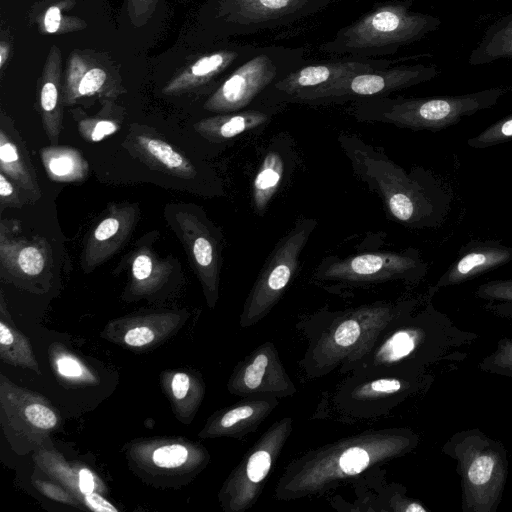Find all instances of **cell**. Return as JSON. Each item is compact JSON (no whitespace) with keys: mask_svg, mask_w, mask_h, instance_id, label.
<instances>
[{"mask_svg":"<svg viewBox=\"0 0 512 512\" xmlns=\"http://www.w3.org/2000/svg\"><path fill=\"white\" fill-rule=\"evenodd\" d=\"M55 366L57 372L66 379L76 382L94 381L93 375L83 363L68 353L58 354L55 358Z\"/></svg>","mask_w":512,"mask_h":512,"instance_id":"39","label":"cell"},{"mask_svg":"<svg viewBox=\"0 0 512 512\" xmlns=\"http://www.w3.org/2000/svg\"><path fill=\"white\" fill-rule=\"evenodd\" d=\"M284 172L281 155L274 150L263 158L252 184V202L258 214H263L276 193Z\"/></svg>","mask_w":512,"mask_h":512,"instance_id":"29","label":"cell"},{"mask_svg":"<svg viewBox=\"0 0 512 512\" xmlns=\"http://www.w3.org/2000/svg\"><path fill=\"white\" fill-rule=\"evenodd\" d=\"M418 443L417 435L401 429L367 435L332 445L301 460L290 472L283 489L286 494L303 496L355 476L372 464L403 455ZM285 494V495H286Z\"/></svg>","mask_w":512,"mask_h":512,"instance_id":"2","label":"cell"},{"mask_svg":"<svg viewBox=\"0 0 512 512\" xmlns=\"http://www.w3.org/2000/svg\"><path fill=\"white\" fill-rule=\"evenodd\" d=\"M14 392L19 404L16 405V414L7 412L8 415H14L18 422L35 432H47L57 426L58 416L46 401L17 387Z\"/></svg>","mask_w":512,"mask_h":512,"instance_id":"30","label":"cell"},{"mask_svg":"<svg viewBox=\"0 0 512 512\" xmlns=\"http://www.w3.org/2000/svg\"><path fill=\"white\" fill-rule=\"evenodd\" d=\"M137 204H112L87 233L81 257L86 273L116 254L130 238L137 223Z\"/></svg>","mask_w":512,"mask_h":512,"instance_id":"13","label":"cell"},{"mask_svg":"<svg viewBox=\"0 0 512 512\" xmlns=\"http://www.w3.org/2000/svg\"><path fill=\"white\" fill-rule=\"evenodd\" d=\"M288 379L285 377L278 361L276 352L270 345L263 346L253 353L252 357L240 370L237 377L238 391L283 392Z\"/></svg>","mask_w":512,"mask_h":512,"instance_id":"21","label":"cell"},{"mask_svg":"<svg viewBox=\"0 0 512 512\" xmlns=\"http://www.w3.org/2000/svg\"><path fill=\"white\" fill-rule=\"evenodd\" d=\"M212 19L226 35H250L287 26L333 0H212Z\"/></svg>","mask_w":512,"mask_h":512,"instance_id":"7","label":"cell"},{"mask_svg":"<svg viewBox=\"0 0 512 512\" xmlns=\"http://www.w3.org/2000/svg\"><path fill=\"white\" fill-rule=\"evenodd\" d=\"M349 150L359 174L379 191L396 219L412 222L424 215L425 198L401 169L366 148L356 146Z\"/></svg>","mask_w":512,"mask_h":512,"instance_id":"10","label":"cell"},{"mask_svg":"<svg viewBox=\"0 0 512 512\" xmlns=\"http://www.w3.org/2000/svg\"><path fill=\"white\" fill-rule=\"evenodd\" d=\"M0 356L4 362L40 373L27 339L11 323L6 322L3 316L0 321Z\"/></svg>","mask_w":512,"mask_h":512,"instance_id":"31","label":"cell"},{"mask_svg":"<svg viewBox=\"0 0 512 512\" xmlns=\"http://www.w3.org/2000/svg\"><path fill=\"white\" fill-rule=\"evenodd\" d=\"M259 46L223 45L203 54L185 69L175 75L163 88L165 95H179L225 78L241 63L249 59Z\"/></svg>","mask_w":512,"mask_h":512,"instance_id":"14","label":"cell"},{"mask_svg":"<svg viewBox=\"0 0 512 512\" xmlns=\"http://www.w3.org/2000/svg\"><path fill=\"white\" fill-rule=\"evenodd\" d=\"M511 90L512 86H499L453 96L374 97L356 101L353 112L360 121L387 123L412 130L436 131L494 106Z\"/></svg>","mask_w":512,"mask_h":512,"instance_id":"3","label":"cell"},{"mask_svg":"<svg viewBox=\"0 0 512 512\" xmlns=\"http://www.w3.org/2000/svg\"><path fill=\"white\" fill-rule=\"evenodd\" d=\"M34 485L42 494L50 499L72 506H79L78 498L59 485L41 480L34 481Z\"/></svg>","mask_w":512,"mask_h":512,"instance_id":"40","label":"cell"},{"mask_svg":"<svg viewBox=\"0 0 512 512\" xmlns=\"http://www.w3.org/2000/svg\"><path fill=\"white\" fill-rule=\"evenodd\" d=\"M124 146L132 156L154 171L181 179L196 176V169L190 160L150 129L131 128Z\"/></svg>","mask_w":512,"mask_h":512,"instance_id":"17","label":"cell"},{"mask_svg":"<svg viewBox=\"0 0 512 512\" xmlns=\"http://www.w3.org/2000/svg\"><path fill=\"white\" fill-rule=\"evenodd\" d=\"M290 430L289 418L275 423L236 469L227 488L228 506L231 511H241L255 503Z\"/></svg>","mask_w":512,"mask_h":512,"instance_id":"11","label":"cell"},{"mask_svg":"<svg viewBox=\"0 0 512 512\" xmlns=\"http://www.w3.org/2000/svg\"><path fill=\"white\" fill-rule=\"evenodd\" d=\"M512 140V114L489 126L479 135L468 140L472 148H487Z\"/></svg>","mask_w":512,"mask_h":512,"instance_id":"35","label":"cell"},{"mask_svg":"<svg viewBox=\"0 0 512 512\" xmlns=\"http://www.w3.org/2000/svg\"><path fill=\"white\" fill-rule=\"evenodd\" d=\"M442 452L456 462L463 512H496L508 476L505 446L478 428L454 433Z\"/></svg>","mask_w":512,"mask_h":512,"instance_id":"4","label":"cell"},{"mask_svg":"<svg viewBox=\"0 0 512 512\" xmlns=\"http://www.w3.org/2000/svg\"><path fill=\"white\" fill-rule=\"evenodd\" d=\"M191 387V380L185 373H176L171 381V390L175 399L181 400L186 397Z\"/></svg>","mask_w":512,"mask_h":512,"instance_id":"44","label":"cell"},{"mask_svg":"<svg viewBox=\"0 0 512 512\" xmlns=\"http://www.w3.org/2000/svg\"><path fill=\"white\" fill-rule=\"evenodd\" d=\"M84 504L91 510L97 512H117L118 509L115 508L109 501H107L104 497H102L97 492H93L87 495L84 499Z\"/></svg>","mask_w":512,"mask_h":512,"instance_id":"45","label":"cell"},{"mask_svg":"<svg viewBox=\"0 0 512 512\" xmlns=\"http://www.w3.org/2000/svg\"><path fill=\"white\" fill-rule=\"evenodd\" d=\"M72 0L59 1L50 5L40 16L39 29L42 33L59 34L78 31L86 27V23L76 17L64 15L62 10L70 8Z\"/></svg>","mask_w":512,"mask_h":512,"instance_id":"33","label":"cell"},{"mask_svg":"<svg viewBox=\"0 0 512 512\" xmlns=\"http://www.w3.org/2000/svg\"><path fill=\"white\" fill-rule=\"evenodd\" d=\"M414 58V56L396 59L344 57L305 61L298 69L266 89L256 100L255 105L293 103L304 94L327 87L354 74L401 64Z\"/></svg>","mask_w":512,"mask_h":512,"instance_id":"8","label":"cell"},{"mask_svg":"<svg viewBox=\"0 0 512 512\" xmlns=\"http://www.w3.org/2000/svg\"><path fill=\"white\" fill-rule=\"evenodd\" d=\"M512 59V13L493 22L468 57V64L481 66Z\"/></svg>","mask_w":512,"mask_h":512,"instance_id":"24","label":"cell"},{"mask_svg":"<svg viewBox=\"0 0 512 512\" xmlns=\"http://www.w3.org/2000/svg\"><path fill=\"white\" fill-rule=\"evenodd\" d=\"M276 106L257 104L237 112L216 114L196 122L194 129L208 141H225L265 124Z\"/></svg>","mask_w":512,"mask_h":512,"instance_id":"20","label":"cell"},{"mask_svg":"<svg viewBox=\"0 0 512 512\" xmlns=\"http://www.w3.org/2000/svg\"><path fill=\"white\" fill-rule=\"evenodd\" d=\"M61 52L52 45L39 78L38 103L43 127L52 145H56L63 121V84Z\"/></svg>","mask_w":512,"mask_h":512,"instance_id":"18","label":"cell"},{"mask_svg":"<svg viewBox=\"0 0 512 512\" xmlns=\"http://www.w3.org/2000/svg\"><path fill=\"white\" fill-rule=\"evenodd\" d=\"M173 227L185 247L207 299L212 304L217 299L220 246L200 215L190 210H177L172 216Z\"/></svg>","mask_w":512,"mask_h":512,"instance_id":"12","label":"cell"},{"mask_svg":"<svg viewBox=\"0 0 512 512\" xmlns=\"http://www.w3.org/2000/svg\"><path fill=\"white\" fill-rule=\"evenodd\" d=\"M159 0H127L128 13L135 26L144 24L154 12Z\"/></svg>","mask_w":512,"mask_h":512,"instance_id":"41","label":"cell"},{"mask_svg":"<svg viewBox=\"0 0 512 512\" xmlns=\"http://www.w3.org/2000/svg\"><path fill=\"white\" fill-rule=\"evenodd\" d=\"M415 0L379 4L356 21L339 29L319 51L354 58L391 56L436 31L439 17L411 10Z\"/></svg>","mask_w":512,"mask_h":512,"instance_id":"1","label":"cell"},{"mask_svg":"<svg viewBox=\"0 0 512 512\" xmlns=\"http://www.w3.org/2000/svg\"><path fill=\"white\" fill-rule=\"evenodd\" d=\"M123 91L119 77L102 56L75 51L70 54L63 83V103L74 104L78 99L98 95L115 98Z\"/></svg>","mask_w":512,"mask_h":512,"instance_id":"15","label":"cell"},{"mask_svg":"<svg viewBox=\"0 0 512 512\" xmlns=\"http://www.w3.org/2000/svg\"><path fill=\"white\" fill-rule=\"evenodd\" d=\"M41 160L46 174L55 182H80L89 171V165L74 147L52 145L44 147Z\"/></svg>","mask_w":512,"mask_h":512,"instance_id":"26","label":"cell"},{"mask_svg":"<svg viewBox=\"0 0 512 512\" xmlns=\"http://www.w3.org/2000/svg\"><path fill=\"white\" fill-rule=\"evenodd\" d=\"M364 313L360 311L354 316L342 321L332 334V343L336 349H349L354 347L362 337V323Z\"/></svg>","mask_w":512,"mask_h":512,"instance_id":"36","label":"cell"},{"mask_svg":"<svg viewBox=\"0 0 512 512\" xmlns=\"http://www.w3.org/2000/svg\"><path fill=\"white\" fill-rule=\"evenodd\" d=\"M316 221H299L277 244L265 263L245 307V320L253 324L277 302L297 269L299 256Z\"/></svg>","mask_w":512,"mask_h":512,"instance_id":"9","label":"cell"},{"mask_svg":"<svg viewBox=\"0 0 512 512\" xmlns=\"http://www.w3.org/2000/svg\"><path fill=\"white\" fill-rule=\"evenodd\" d=\"M0 203L2 207H20L19 191L3 172L0 171Z\"/></svg>","mask_w":512,"mask_h":512,"instance_id":"42","label":"cell"},{"mask_svg":"<svg viewBox=\"0 0 512 512\" xmlns=\"http://www.w3.org/2000/svg\"><path fill=\"white\" fill-rule=\"evenodd\" d=\"M481 371L512 378V337H503L478 365Z\"/></svg>","mask_w":512,"mask_h":512,"instance_id":"34","label":"cell"},{"mask_svg":"<svg viewBox=\"0 0 512 512\" xmlns=\"http://www.w3.org/2000/svg\"><path fill=\"white\" fill-rule=\"evenodd\" d=\"M419 268L416 259L398 253H365L333 261L323 278L369 282L411 276Z\"/></svg>","mask_w":512,"mask_h":512,"instance_id":"16","label":"cell"},{"mask_svg":"<svg viewBox=\"0 0 512 512\" xmlns=\"http://www.w3.org/2000/svg\"><path fill=\"white\" fill-rule=\"evenodd\" d=\"M48 244L42 239L28 240L14 237L1 224V266L16 276L37 277L50 264Z\"/></svg>","mask_w":512,"mask_h":512,"instance_id":"19","label":"cell"},{"mask_svg":"<svg viewBox=\"0 0 512 512\" xmlns=\"http://www.w3.org/2000/svg\"><path fill=\"white\" fill-rule=\"evenodd\" d=\"M512 260V249L485 244L465 253L439 279L435 289L460 284Z\"/></svg>","mask_w":512,"mask_h":512,"instance_id":"22","label":"cell"},{"mask_svg":"<svg viewBox=\"0 0 512 512\" xmlns=\"http://www.w3.org/2000/svg\"><path fill=\"white\" fill-rule=\"evenodd\" d=\"M475 296L485 302L484 308L488 312L512 319V279L486 282L478 286Z\"/></svg>","mask_w":512,"mask_h":512,"instance_id":"32","label":"cell"},{"mask_svg":"<svg viewBox=\"0 0 512 512\" xmlns=\"http://www.w3.org/2000/svg\"><path fill=\"white\" fill-rule=\"evenodd\" d=\"M273 405L265 400H250L226 411L213 426L217 435H236L255 428L272 410Z\"/></svg>","mask_w":512,"mask_h":512,"instance_id":"28","label":"cell"},{"mask_svg":"<svg viewBox=\"0 0 512 512\" xmlns=\"http://www.w3.org/2000/svg\"><path fill=\"white\" fill-rule=\"evenodd\" d=\"M10 54V46L4 40L0 43V68L3 69Z\"/></svg>","mask_w":512,"mask_h":512,"instance_id":"46","label":"cell"},{"mask_svg":"<svg viewBox=\"0 0 512 512\" xmlns=\"http://www.w3.org/2000/svg\"><path fill=\"white\" fill-rule=\"evenodd\" d=\"M440 73V69L431 64H396L346 77L327 87L304 94L293 103L341 104L388 96L392 92L430 81Z\"/></svg>","mask_w":512,"mask_h":512,"instance_id":"6","label":"cell"},{"mask_svg":"<svg viewBox=\"0 0 512 512\" xmlns=\"http://www.w3.org/2000/svg\"><path fill=\"white\" fill-rule=\"evenodd\" d=\"M305 61L303 47H259L249 59L221 80L205 100L203 108L216 114L249 108L266 89Z\"/></svg>","mask_w":512,"mask_h":512,"instance_id":"5","label":"cell"},{"mask_svg":"<svg viewBox=\"0 0 512 512\" xmlns=\"http://www.w3.org/2000/svg\"><path fill=\"white\" fill-rule=\"evenodd\" d=\"M155 334L147 326H137L128 330L124 336L126 344L133 347L145 346L153 341Z\"/></svg>","mask_w":512,"mask_h":512,"instance_id":"43","label":"cell"},{"mask_svg":"<svg viewBox=\"0 0 512 512\" xmlns=\"http://www.w3.org/2000/svg\"><path fill=\"white\" fill-rule=\"evenodd\" d=\"M38 464L50 474L58 479L64 486L72 491L78 498L81 497V503L87 495L96 492L98 478L86 468L70 467L59 455L53 453H41L38 455Z\"/></svg>","mask_w":512,"mask_h":512,"instance_id":"27","label":"cell"},{"mask_svg":"<svg viewBox=\"0 0 512 512\" xmlns=\"http://www.w3.org/2000/svg\"><path fill=\"white\" fill-rule=\"evenodd\" d=\"M120 126L114 120L106 118H81L78 121L80 135L88 142H99L115 134Z\"/></svg>","mask_w":512,"mask_h":512,"instance_id":"38","label":"cell"},{"mask_svg":"<svg viewBox=\"0 0 512 512\" xmlns=\"http://www.w3.org/2000/svg\"><path fill=\"white\" fill-rule=\"evenodd\" d=\"M131 284L137 293L158 289L173 271L171 260L160 258L147 246H140L130 257Z\"/></svg>","mask_w":512,"mask_h":512,"instance_id":"25","label":"cell"},{"mask_svg":"<svg viewBox=\"0 0 512 512\" xmlns=\"http://www.w3.org/2000/svg\"><path fill=\"white\" fill-rule=\"evenodd\" d=\"M190 458L188 448L179 443H170L157 447L151 454L152 463L159 468L175 469L183 466Z\"/></svg>","mask_w":512,"mask_h":512,"instance_id":"37","label":"cell"},{"mask_svg":"<svg viewBox=\"0 0 512 512\" xmlns=\"http://www.w3.org/2000/svg\"><path fill=\"white\" fill-rule=\"evenodd\" d=\"M0 171L9 177L19 188L25 190L31 201L41 196L36 175L26 149L19 140L0 128Z\"/></svg>","mask_w":512,"mask_h":512,"instance_id":"23","label":"cell"}]
</instances>
